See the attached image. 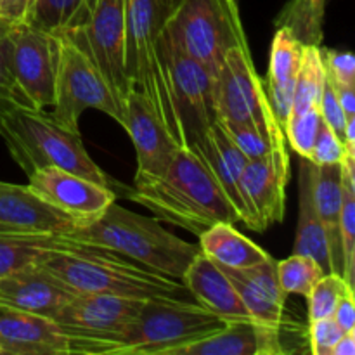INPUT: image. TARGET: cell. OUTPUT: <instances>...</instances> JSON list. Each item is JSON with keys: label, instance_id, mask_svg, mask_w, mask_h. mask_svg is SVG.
Returning a JSON list of instances; mask_svg holds the SVG:
<instances>
[{"label": "cell", "instance_id": "obj_1", "mask_svg": "<svg viewBox=\"0 0 355 355\" xmlns=\"http://www.w3.org/2000/svg\"><path fill=\"white\" fill-rule=\"evenodd\" d=\"M130 198L158 220L200 236L218 222H241L220 184L191 148H179L165 173L135 177Z\"/></svg>", "mask_w": 355, "mask_h": 355}, {"label": "cell", "instance_id": "obj_2", "mask_svg": "<svg viewBox=\"0 0 355 355\" xmlns=\"http://www.w3.org/2000/svg\"><path fill=\"white\" fill-rule=\"evenodd\" d=\"M40 266L76 293H104L141 300L187 293L180 281L153 272L111 250L68 238L59 248L45 253Z\"/></svg>", "mask_w": 355, "mask_h": 355}, {"label": "cell", "instance_id": "obj_3", "mask_svg": "<svg viewBox=\"0 0 355 355\" xmlns=\"http://www.w3.org/2000/svg\"><path fill=\"white\" fill-rule=\"evenodd\" d=\"M64 238L111 250L180 283L189 263L201 252L198 245L166 231L158 218L134 214L116 201L96 220L76 225Z\"/></svg>", "mask_w": 355, "mask_h": 355}, {"label": "cell", "instance_id": "obj_4", "mask_svg": "<svg viewBox=\"0 0 355 355\" xmlns=\"http://www.w3.org/2000/svg\"><path fill=\"white\" fill-rule=\"evenodd\" d=\"M0 137L26 175L54 166L110 189L116 184L90 158L80 134L62 128L44 110L17 107L7 113L0 121Z\"/></svg>", "mask_w": 355, "mask_h": 355}, {"label": "cell", "instance_id": "obj_5", "mask_svg": "<svg viewBox=\"0 0 355 355\" xmlns=\"http://www.w3.org/2000/svg\"><path fill=\"white\" fill-rule=\"evenodd\" d=\"M165 21L163 0H125V69L132 87L148 97L173 139L186 148L159 58L158 38Z\"/></svg>", "mask_w": 355, "mask_h": 355}, {"label": "cell", "instance_id": "obj_6", "mask_svg": "<svg viewBox=\"0 0 355 355\" xmlns=\"http://www.w3.org/2000/svg\"><path fill=\"white\" fill-rule=\"evenodd\" d=\"M225 321L198 302L177 297H151L141 305L137 318L118 342L114 354L173 355L210 333L224 328Z\"/></svg>", "mask_w": 355, "mask_h": 355}, {"label": "cell", "instance_id": "obj_7", "mask_svg": "<svg viewBox=\"0 0 355 355\" xmlns=\"http://www.w3.org/2000/svg\"><path fill=\"white\" fill-rule=\"evenodd\" d=\"M165 30L211 78L232 47L248 45L236 0H182L166 17Z\"/></svg>", "mask_w": 355, "mask_h": 355}, {"label": "cell", "instance_id": "obj_8", "mask_svg": "<svg viewBox=\"0 0 355 355\" xmlns=\"http://www.w3.org/2000/svg\"><path fill=\"white\" fill-rule=\"evenodd\" d=\"M58 44L54 103L51 114L55 123L80 134V118L87 110L107 114L123 127L125 110L118 104L89 55L64 35H52Z\"/></svg>", "mask_w": 355, "mask_h": 355}, {"label": "cell", "instance_id": "obj_9", "mask_svg": "<svg viewBox=\"0 0 355 355\" xmlns=\"http://www.w3.org/2000/svg\"><path fill=\"white\" fill-rule=\"evenodd\" d=\"M142 302L116 295L78 293L52 319L69 338L71 354H114Z\"/></svg>", "mask_w": 355, "mask_h": 355}, {"label": "cell", "instance_id": "obj_10", "mask_svg": "<svg viewBox=\"0 0 355 355\" xmlns=\"http://www.w3.org/2000/svg\"><path fill=\"white\" fill-rule=\"evenodd\" d=\"M78 45L125 110L132 83L125 69V0H89V9L78 26L64 31Z\"/></svg>", "mask_w": 355, "mask_h": 355}, {"label": "cell", "instance_id": "obj_11", "mask_svg": "<svg viewBox=\"0 0 355 355\" xmlns=\"http://www.w3.org/2000/svg\"><path fill=\"white\" fill-rule=\"evenodd\" d=\"M158 49L170 99L182 128L184 144L191 148L215 121L214 78L200 62L180 51L165 30V24L159 33Z\"/></svg>", "mask_w": 355, "mask_h": 355}, {"label": "cell", "instance_id": "obj_12", "mask_svg": "<svg viewBox=\"0 0 355 355\" xmlns=\"http://www.w3.org/2000/svg\"><path fill=\"white\" fill-rule=\"evenodd\" d=\"M215 120L253 121L267 130L283 132L272 113L250 55L248 45L232 47L214 78ZM284 134V132H283Z\"/></svg>", "mask_w": 355, "mask_h": 355}, {"label": "cell", "instance_id": "obj_13", "mask_svg": "<svg viewBox=\"0 0 355 355\" xmlns=\"http://www.w3.org/2000/svg\"><path fill=\"white\" fill-rule=\"evenodd\" d=\"M7 68L37 110L54 103L58 44L55 37L26 23L3 24L0 31Z\"/></svg>", "mask_w": 355, "mask_h": 355}, {"label": "cell", "instance_id": "obj_14", "mask_svg": "<svg viewBox=\"0 0 355 355\" xmlns=\"http://www.w3.org/2000/svg\"><path fill=\"white\" fill-rule=\"evenodd\" d=\"M290 182V155L286 144L274 146L267 155L248 159L239 187L248 211L250 229L263 232L270 224H279L286 207V186Z\"/></svg>", "mask_w": 355, "mask_h": 355}, {"label": "cell", "instance_id": "obj_15", "mask_svg": "<svg viewBox=\"0 0 355 355\" xmlns=\"http://www.w3.org/2000/svg\"><path fill=\"white\" fill-rule=\"evenodd\" d=\"M28 180L31 191L62 214L69 215L78 225L96 220L116 201L114 189L54 166L35 170L28 175Z\"/></svg>", "mask_w": 355, "mask_h": 355}, {"label": "cell", "instance_id": "obj_16", "mask_svg": "<svg viewBox=\"0 0 355 355\" xmlns=\"http://www.w3.org/2000/svg\"><path fill=\"white\" fill-rule=\"evenodd\" d=\"M123 128L130 135L137 153L135 177L163 175L180 146L165 127L148 97L134 87L125 99Z\"/></svg>", "mask_w": 355, "mask_h": 355}, {"label": "cell", "instance_id": "obj_17", "mask_svg": "<svg viewBox=\"0 0 355 355\" xmlns=\"http://www.w3.org/2000/svg\"><path fill=\"white\" fill-rule=\"evenodd\" d=\"M76 225L69 215L42 200L30 186L0 182V232L64 236Z\"/></svg>", "mask_w": 355, "mask_h": 355}, {"label": "cell", "instance_id": "obj_18", "mask_svg": "<svg viewBox=\"0 0 355 355\" xmlns=\"http://www.w3.org/2000/svg\"><path fill=\"white\" fill-rule=\"evenodd\" d=\"M71 343L54 319L0 304V355H64Z\"/></svg>", "mask_w": 355, "mask_h": 355}, {"label": "cell", "instance_id": "obj_19", "mask_svg": "<svg viewBox=\"0 0 355 355\" xmlns=\"http://www.w3.org/2000/svg\"><path fill=\"white\" fill-rule=\"evenodd\" d=\"M76 295L40 263L0 277V304L51 319Z\"/></svg>", "mask_w": 355, "mask_h": 355}, {"label": "cell", "instance_id": "obj_20", "mask_svg": "<svg viewBox=\"0 0 355 355\" xmlns=\"http://www.w3.org/2000/svg\"><path fill=\"white\" fill-rule=\"evenodd\" d=\"M281 328L262 324L253 319L225 322L224 328L210 333L173 355H277L286 349L281 342Z\"/></svg>", "mask_w": 355, "mask_h": 355}, {"label": "cell", "instance_id": "obj_21", "mask_svg": "<svg viewBox=\"0 0 355 355\" xmlns=\"http://www.w3.org/2000/svg\"><path fill=\"white\" fill-rule=\"evenodd\" d=\"M276 260L272 257L246 269L222 267L234 284L250 319L269 326H284V304L288 295L281 290Z\"/></svg>", "mask_w": 355, "mask_h": 355}, {"label": "cell", "instance_id": "obj_22", "mask_svg": "<svg viewBox=\"0 0 355 355\" xmlns=\"http://www.w3.org/2000/svg\"><path fill=\"white\" fill-rule=\"evenodd\" d=\"M182 284L194 300L222 321H245L250 319L234 284L218 263L198 253L182 276Z\"/></svg>", "mask_w": 355, "mask_h": 355}, {"label": "cell", "instance_id": "obj_23", "mask_svg": "<svg viewBox=\"0 0 355 355\" xmlns=\"http://www.w3.org/2000/svg\"><path fill=\"white\" fill-rule=\"evenodd\" d=\"M302 54H304V44L291 33L290 28H277L270 45L269 69L262 83L274 116L283 130L293 110L295 78L300 68Z\"/></svg>", "mask_w": 355, "mask_h": 355}, {"label": "cell", "instance_id": "obj_24", "mask_svg": "<svg viewBox=\"0 0 355 355\" xmlns=\"http://www.w3.org/2000/svg\"><path fill=\"white\" fill-rule=\"evenodd\" d=\"M191 149L205 162L210 168L217 182L220 184L222 191L229 198L234 208L238 210L241 222H248V211H246L245 201L241 196V173L245 170L248 158L238 149V146L229 139L224 128L215 120L208 127V130L200 139L191 144Z\"/></svg>", "mask_w": 355, "mask_h": 355}, {"label": "cell", "instance_id": "obj_25", "mask_svg": "<svg viewBox=\"0 0 355 355\" xmlns=\"http://www.w3.org/2000/svg\"><path fill=\"white\" fill-rule=\"evenodd\" d=\"M315 168H318L315 163L309 158H302L300 179H298V225L293 253L312 257L322 267L324 274H328L331 272L328 245L314 200Z\"/></svg>", "mask_w": 355, "mask_h": 355}, {"label": "cell", "instance_id": "obj_26", "mask_svg": "<svg viewBox=\"0 0 355 355\" xmlns=\"http://www.w3.org/2000/svg\"><path fill=\"white\" fill-rule=\"evenodd\" d=\"M342 163L318 165L314 182V200L326 245L329 253L331 272L343 274L342 239H340V210H342Z\"/></svg>", "mask_w": 355, "mask_h": 355}, {"label": "cell", "instance_id": "obj_27", "mask_svg": "<svg viewBox=\"0 0 355 355\" xmlns=\"http://www.w3.org/2000/svg\"><path fill=\"white\" fill-rule=\"evenodd\" d=\"M200 250L215 263L229 269H246L269 259V253L236 231L234 224L218 222L200 236Z\"/></svg>", "mask_w": 355, "mask_h": 355}, {"label": "cell", "instance_id": "obj_28", "mask_svg": "<svg viewBox=\"0 0 355 355\" xmlns=\"http://www.w3.org/2000/svg\"><path fill=\"white\" fill-rule=\"evenodd\" d=\"M62 236L0 232V277L37 266L51 250L59 248Z\"/></svg>", "mask_w": 355, "mask_h": 355}, {"label": "cell", "instance_id": "obj_29", "mask_svg": "<svg viewBox=\"0 0 355 355\" xmlns=\"http://www.w3.org/2000/svg\"><path fill=\"white\" fill-rule=\"evenodd\" d=\"M89 9V0H35L21 23L49 35H59L78 26Z\"/></svg>", "mask_w": 355, "mask_h": 355}, {"label": "cell", "instance_id": "obj_30", "mask_svg": "<svg viewBox=\"0 0 355 355\" xmlns=\"http://www.w3.org/2000/svg\"><path fill=\"white\" fill-rule=\"evenodd\" d=\"M326 0H288L274 19L286 26L304 45H321Z\"/></svg>", "mask_w": 355, "mask_h": 355}, {"label": "cell", "instance_id": "obj_31", "mask_svg": "<svg viewBox=\"0 0 355 355\" xmlns=\"http://www.w3.org/2000/svg\"><path fill=\"white\" fill-rule=\"evenodd\" d=\"M342 210H340V239H342L343 274L349 286H355V156L345 155L342 162Z\"/></svg>", "mask_w": 355, "mask_h": 355}, {"label": "cell", "instance_id": "obj_32", "mask_svg": "<svg viewBox=\"0 0 355 355\" xmlns=\"http://www.w3.org/2000/svg\"><path fill=\"white\" fill-rule=\"evenodd\" d=\"M324 80L326 71L321 59V47L304 45L300 68H298L297 78H295L293 110H291L290 116L319 107Z\"/></svg>", "mask_w": 355, "mask_h": 355}, {"label": "cell", "instance_id": "obj_33", "mask_svg": "<svg viewBox=\"0 0 355 355\" xmlns=\"http://www.w3.org/2000/svg\"><path fill=\"white\" fill-rule=\"evenodd\" d=\"M217 121L224 128L225 134L229 135V139L238 146L239 151L248 159H255L267 155L274 146L286 144V137H284L283 132L274 134V132L267 130V128L260 127L253 121H239V123L220 120Z\"/></svg>", "mask_w": 355, "mask_h": 355}, {"label": "cell", "instance_id": "obj_34", "mask_svg": "<svg viewBox=\"0 0 355 355\" xmlns=\"http://www.w3.org/2000/svg\"><path fill=\"white\" fill-rule=\"evenodd\" d=\"M276 269L281 290L286 295H302L304 298L311 295L312 288L324 276L322 267L312 257L298 253L277 262Z\"/></svg>", "mask_w": 355, "mask_h": 355}, {"label": "cell", "instance_id": "obj_35", "mask_svg": "<svg viewBox=\"0 0 355 355\" xmlns=\"http://www.w3.org/2000/svg\"><path fill=\"white\" fill-rule=\"evenodd\" d=\"M349 290H354V288L349 286L347 281L340 274H324L318 281V284L312 288L311 295L307 297L309 322L318 321V319L333 318V312H335L340 298Z\"/></svg>", "mask_w": 355, "mask_h": 355}, {"label": "cell", "instance_id": "obj_36", "mask_svg": "<svg viewBox=\"0 0 355 355\" xmlns=\"http://www.w3.org/2000/svg\"><path fill=\"white\" fill-rule=\"evenodd\" d=\"M321 121L322 118L319 107H314L305 113L293 114L284 125V137L290 142L291 149L300 155V158H311Z\"/></svg>", "mask_w": 355, "mask_h": 355}, {"label": "cell", "instance_id": "obj_37", "mask_svg": "<svg viewBox=\"0 0 355 355\" xmlns=\"http://www.w3.org/2000/svg\"><path fill=\"white\" fill-rule=\"evenodd\" d=\"M3 26V24H2ZM2 31V28H0ZM17 107H35L33 103L28 99L26 94L21 90V87L17 85L14 76L10 75L9 68H7L6 58H3L2 44H0V121L6 116L7 113H10L12 110ZM37 110V107H35Z\"/></svg>", "mask_w": 355, "mask_h": 355}, {"label": "cell", "instance_id": "obj_38", "mask_svg": "<svg viewBox=\"0 0 355 355\" xmlns=\"http://www.w3.org/2000/svg\"><path fill=\"white\" fill-rule=\"evenodd\" d=\"M345 155V142L340 141L338 135L324 121H321L318 139H315L314 149L309 159L315 165H333V163H342Z\"/></svg>", "mask_w": 355, "mask_h": 355}, {"label": "cell", "instance_id": "obj_39", "mask_svg": "<svg viewBox=\"0 0 355 355\" xmlns=\"http://www.w3.org/2000/svg\"><path fill=\"white\" fill-rule=\"evenodd\" d=\"M321 59L324 64L326 76L335 85L355 87V59L350 52L321 49Z\"/></svg>", "mask_w": 355, "mask_h": 355}, {"label": "cell", "instance_id": "obj_40", "mask_svg": "<svg viewBox=\"0 0 355 355\" xmlns=\"http://www.w3.org/2000/svg\"><path fill=\"white\" fill-rule=\"evenodd\" d=\"M319 113H321L322 121L338 135L340 141H343L345 137V125H347V116L343 113L342 106L338 103V97H336L335 87H333L331 80L326 76L324 87H322L321 101H319Z\"/></svg>", "mask_w": 355, "mask_h": 355}, {"label": "cell", "instance_id": "obj_41", "mask_svg": "<svg viewBox=\"0 0 355 355\" xmlns=\"http://www.w3.org/2000/svg\"><path fill=\"white\" fill-rule=\"evenodd\" d=\"M343 331L333 318L318 319L309 326V343L314 355H331L335 343L342 338Z\"/></svg>", "mask_w": 355, "mask_h": 355}, {"label": "cell", "instance_id": "obj_42", "mask_svg": "<svg viewBox=\"0 0 355 355\" xmlns=\"http://www.w3.org/2000/svg\"><path fill=\"white\" fill-rule=\"evenodd\" d=\"M333 321L340 326L343 333H355V291L349 290L336 305L333 312Z\"/></svg>", "mask_w": 355, "mask_h": 355}, {"label": "cell", "instance_id": "obj_43", "mask_svg": "<svg viewBox=\"0 0 355 355\" xmlns=\"http://www.w3.org/2000/svg\"><path fill=\"white\" fill-rule=\"evenodd\" d=\"M35 0H0V23H21Z\"/></svg>", "mask_w": 355, "mask_h": 355}, {"label": "cell", "instance_id": "obj_44", "mask_svg": "<svg viewBox=\"0 0 355 355\" xmlns=\"http://www.w3.org/2000/svg\"><path fill=\"white\" fill-rule=\"evenodd\" d=\"M333 87H335L336 97H338V103H340V106H342L345 116L355 118V87L335 85V83H333Z\"/></svg>", "mask_w": 355, "mask_h": 355}, {"label": "cell", "instance_id": "obj_45", "mask_svg": "<svg viewBox=\"0 0 355 355\" xmlns=\"http://www.w3.org/2000/svg\"><path fill=\"white\" fill-rule=\"evenodd\" d=\"M355 354V333H343L342 338L335 343L331 355H354Z\"/></svg>", "mask_w": 355, "mask_h": 355}, {"label": "cell", "instance_id": "obj_46", "mask_svg": "<svg viewBox=\"0 0 355 355\" xmlns=\"http://www.w3.org/2000/svg\"><path fill=\"white\" fill-rule=\"evenodd\" d=\"M163 2H165V9H166V17L170 16V14L173 12V10H175V7L179 6L180 2H182V0H163Z\"/></svg>", "mask_w": 355, "mask_h": 355}, {"label": "cell", "instance_id": "obj_47", "mask_svg": "<svg viewBox=\"0 0 355 355\" xmlns=\"http://www.w3.org/2000/svg\"><path fill=\"white\" fill-rule=\"evenodd\" d=\"M0 28H2V23H0Z\"/></svg>", "mask_w": 355, "mask_h": 355}, {"label": "cell", "instance_id": "obj_48", "mask_svg": "<svg viewBox=\"0 0 355 355\" xmlns=\"http://www.w3.org/2000/svg\"><path fill=\"white\" fill-rule=\"evenodd\" d=\"M236 2H239V0H236Z\"/></svg>", "mask_w": 355, "mask_h": 355}]
</instances>
